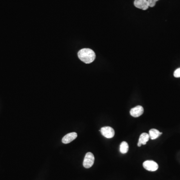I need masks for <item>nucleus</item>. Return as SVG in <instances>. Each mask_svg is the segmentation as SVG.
<instances>
[{
    "mask_svg": "<svg viewBox=\"0 0 180 180\" xmlns=\"http://www.w3.org/2000/svg\"><path fill=\"white\" fill-rule=\"evenodd\" d=\"M162 134V133L160 132L157 129H152L149 131V135L151 140H155L158 138Z\"/></svg>",
    "mask_w": 180,
    "mask_h": 180,
    "instance_id": "obj_9",
    "label": "nucleus"
},
{
    "mask_svg": "<svg viewBox=\"0 0 180 180\" xmlns=\"http://www.w3.org/2000/svg\"><path fill=\"white\" fill-rule=\"evenodd\" d=\"M143 167L149 171L154 172L158 170V165L155 161L147 160L143 163Z\"/></svg>",
    "mask_w": 180,
    "mask_h": 180,
    "instance_id": "obj_4",
    "label": "nucleus"
},
{
    "mask_svg": "<svg viewBox=\"0 0 180 180\" xmlns=\"http://www.w3.org/2000/svg\"><path fill=\"white\" fill-rule=\"evenodd\" d=\"M134 5L136 8L146 10L149 7L148 0H135Z\"/></svg>",
    "mask_w": 180,
    "mask_h": 180,
    "instance_id": "obj_6",
    "label": "nucleus"
},
{
    "mask_svg": "<svg viewBox=\"0 0 180 180\" xmlns=\"http://www.w3.org/2000/svg\"><path fill=\"white\" fill-rule=\"evenodd\" d=\"M149 138V135L148 134L146 133H142V134L140 136L139 142L138 143V147H141L142 145H146L147 142H148Z\"/></svg>",
    "mask_w": 180,
    "mask_h": 180,
    "instance_id": "obj_8",
    "label": "nucleus"
},
{
    "mask_svg": "<svg viewBox=\"0 0 180 180\" xmlns=\"http://www.w3.org/2000/svg\"><path fill=\"white\" fill-rule=\"evenodd\" d=\"M100 131L104 137L108 139L113 138L115 135V131L111 127H104L101 128Z\"/></svg>",
    "mask_w": 180,
    "mask_h": 180,
    "instance_id": "obj_3",
    "label": "nucleus"
},
{
    "mask_svg": "<svg viewBox=\"0 0 180 180\" xmlns=\"http://www.w3.org/2000/svg\"><path fill=\"white\" fill-rule=\"evenodd\" d=\"M78 57L81 61L86 64H90L96 58V54L93 50L88 48H84L78 52Z\"/></svg>",
    "mask_w": 180,
    "mask_h": 180,
    "instance_id": "obj_1",
    "label": "nucleus"
},
{
    "mask_svg": "<svg viewBox=\"0 0 180 180\" xmlns=\"http://www.w3.org/2000/svg\"><path fill=\"white\" fill-rule=\"evenodd\" d=\"M77 137V134L75 132L69 133L68 134L66 135L63 139H62V143L64 144H69L73 141L76 139Z\"/></svg>",
    "mask_w": 180,
    "mask_h": 180,
    "instance_id": "obj_7",
    "label": "nucleus"
},
{
    "mask_svg": "<svg viewBox=\"0 0 180 180\" xmlns=\"http://www.w3.org/2000/svg\"><path fill=\"white\" fill-rule=\"evenodd\" d=\"M158 1H159V0H148L149 6L150 7H154L156 5V2Z\"/></svg>",
    "mask_w": 180,
    "mask_h": 180,
    "instance_id": "obj_11",
    "label": "nucleus"
},
{
    "mask_svg": "<svg viewBox=\"0 0 180 180\" xmlns=\"http://www.w3.org/2000/svg\"><path fill=\"white\" fill-rule=\"evenodd\" d=\"M95 157L93 154L91 152H88L85 155L83 161V166L86 169L91 168L94 163Z\"/></svg>",
    "mask_w": 180,
    "mask_h": 180,
    "instance_id": "obj_2",
    "label": "nucleus"
},
{
    "mask_svg": "<svg viewBox=\"0 0 180 180\" xmlns=\"http://www.w3.org/2000/svg\"><path fill=\"white\" fill-rule=\"evenodd\" d=\"M144 108L141 106H137L130 110V113L133 117L137 118L141 116L144 113Z\"/></svg>",
    "mask_w": 180,
    "mask_h": 180,
    "instance_id": "obj_5",
    "label": "nucleus"
},
{
    "mask_svg": "<svg viewBox=\"0 0 180 180\" xmlns=\"http://www.w3.org/2000/svg\"><path fill=\"white\" fill-rule=\"evenodd\" d=\"M129 150V145L128 143L125 141L122 142L120 144V151L122 154H126Z\"/></svg>",
    "mask_w": 180,
    "mask_h": 180,
    "instance_id": "obj_10",
    "label": "nucleus"
},
{
    "mask_svg": "<svg viewBox=\"0 0 180 180\" xmlns=\"http://www.w3.org/2000/svg\"><path fill=\"white\" fill-rule=\"evenodd\" d=\"M174 77L176 78H180V68H178L175 71L174 73Z\"/></svg>",
    "mask_w": 180,
    "mask_h": 180,
    "instance_id": "obj_12",
    "label": "nucleus"
}]
</instances>
